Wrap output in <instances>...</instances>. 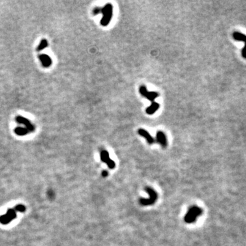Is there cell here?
<instances>
[{
  "label": "cell",
  "mask_w": 246,
  "mask_h": 246,
  "mask_svg": "<svg viewBox=\"0 0 246 246\" xmlns=\"http://www.w3.org/2000/svg\"><path fill=\"white\" fill-rule=\"evenodd\" d=\"M202 211L200 207L193 206L189 209L187 213L184 215V220L186 223H192L196 221V219L202 214Z\"/></svg>",
  "instance_id": "cell-1"
},
{
  "label": "cell",
  "mask_w": 246,
  "mask_h": 246,
  "mask_svg": "<svg viewBox=\"0 0 246 246\" xmlns=\"http://www.w3.org/2000/svg\"><path fill=\"white\" fill-rule=\"evenodd\" d=\"M101 13L102 14V17L100 20V24L102 26H107L110 23L112 17L113 6L112 4H107L104 6V7L102 8Z\"/></svg>",
  "instance_id": "cell-2"
},
{
  "label": "cell",
  "mask_w": 246,
  "mask_h": 246,
  "mask_svg": "<svg viewBox=\"0 0 246 246\" xmlns=\"http://www.w3.org/2000/svg\"><path fill=\"white\" fill-rule=\"evenodd\" d=\"M146 192L148 194L149 198H140L139 200V204L142 206H150V205L154 204L157 199V194L156 192L151 187H146Z\"/></svg>",
  "instance_id": "cell-3"
},
{
  "label": "cell",
  "mask_w": 246,
  "mask_h": 246,
  "mask_svg": "<svg viewBox=\"0 0 246 246\" xmlns=\"http://www.w3.org/2000/svg\"><path fill=\"white\" fill-rule=\"evenodd\" d=\"M16 211L14 209H8L6 214L2 215L0 216V223L1 224L7 225L12 220L16 218Z\"/></svg>",
  "instance_id": "cell-4"
},
{
  "label": "cell",
  "mask_w": 246,
  "mask_h": 246,
  "mask_svg": "<svg viewBox=\"0 0 246 246\" xmlns=\"http://www.w3.org/2000/svg\"><path fill=\"white\" fill-rule=\"evenodd\" d=\"M15 120L18 124H24L25 126V128L28 129V130L30 131V133L34 132L35 131V126L28 118H25V117H23L21 116H17L15 118Z\"/></svg>",
  "instance_id": "cell-5"
},
{
  "label": "cell",
  "mask_w": 246,
  "mask_h": 246,
  "mask_svg": "<svg viewBox=\"0 0 246 246\" xmlns=\"http://www.w3.org/2000/svg\"><path fill=\"white\" fill-rule=\"evenodd\" d=\"M233 38L236 40L243 41L245 42V47H243V51H242V55L244 58L246 59V35L242 34L239 32H235L233 34Z\"/></svg>",
  "instance_id": "cell-6"
},
{
  "label": "cell",
  "mask_w": 246,
  "mask_h": 246,
  "mask_svg": "<svg viewBox=\"0 0 246 246\" xmlns=\"http://www.w3.org/2000/svg\"><path fill=\"white\" fill-rule=\"evenodd\" d=\"M38 58L40 59L42 66L44 68H49L51 66V64H52V59L51 57L49 56L47 54H40L38 55Z\"/></svg>",
  "instance_id": "cell-7"
},
{
  "label": "cell",
  "mask_w": 246,
  "mask_h": 246,
  "mask_svg": "<svg viewBox=\"0 0 246 246\" xmlns=\"http://www.w3.org/2000/svg\"><path fill=\"white\" fill-rule=\"evenodd\" d=\"M156 139L157 141L161 146L163 148H165L167 146L168 142H167V138L165 133L162 131H158L157 133V136H156Z\"/></svg>",
  "instance_id": "cell-8"
},
{
  "label": "cell",
  "mask_w": 246,
  "mask_h": 246,
  "mask_svg": "<svg viewBox=\"0 0 246 246\" xmlns=\"http://www.w3.org/2000/svg\"><path fill=\"white\" fill-rule=\"evenodd\" d=\"M138 133L139 135H140L141 136L144 137V138L146 139L147 142L149 144H153L155 143V139L153 138V137L151 136V134L148 132L147 131H146L145 129H139L138 130Z\"/></svg>",
  "instance_id": "cell-9"
},
{
  "label": "cell",
  "mask_w": 246,
  "mask_h": 246,
  "mask_svg": "<svg viewBox=\"0 0 246 246\" xmlns=\"http://www.w3.org/2000/svg\"><path fill=\"white\" fill-rule=\"evenodd\" d=\"M14 133L18 136H23V135H25L28 133H30V131L28 130V129L25 128V127H17L14 129Z\"/></svg>",
  "instance_id": "cell-10"
},
{
  "label": "cell",
  "mask_w": 246,
  "mask_h": 246,
  "mask_svg": "<svg viewBox=\"0 0 246 246\" xmlns=\"http://www.w3.org/2000/svg\"><path fill=\"white\" fill-rule=\"evenodd\" d=\"M159 108V104L157 103V102L154 101L152 102L151 105L148 107L146 108V112L148 114L151 115V114H153L154 113H155Z\"/></svg>",
  "instance_id": "cell-11"
},
{
  "label": "cell",
  "mask_w": 246,
  "mask_h": 246,
  "mask_svg": "<svg viewBox=\"0 0 246 246\" xmlns=\"http://www.w3.org/2000/svg\"><path fill=\"white\" fill-rule=\"evenodd\" d=\"M48 45H49L48 41H47L46 39L43 38L42 40L40 41V44L38 45V46L37 47L36 51H41L42 50H43V49L47 48V47H48Z\"/></svg>",
  "instance_id": "cell-12"
},
{
  "label": "cell",
  "mask_w": 246,
  "mask_h": 246,
  "mask_svg": "<svg viewBox=\"0 0 246 246\" xmlns=\"http://www.w3.org/2000/svg\"><path fill=\"white\" fill-rule=\"evenodd\" d=\"M100 159H101L102 162H103V163H107L110 159V155H109L107 151L104 150V151L100 152Z\"/></svg>",
  "instance_id": "cell-13"
},
{
  "label": "cell",
  "mask_w": 246,
  "mask_h": 246,
  "mask_svg": "<svg viewBox=\"0 0 246 246\" xmlns=\"http://www.w3.org/2000/svg\"><path fill=\"white\" fill-rule=\"evenodd\" d=\"M159 96V94L157 93V92H148L146 96V98H147L148 100H151L152 102H154V100L157 97V96Z\"/></svg>",
  "instance_id": "cell-14"
},
{
  "label": "cell",
  "mask_w": 246,
  "mask_h": 246,
  "mask_svg": "<svg viewBox=\"0 0 246 246\" xmlns=\"http://www.w3.org/2000/svg\"><path fill=\"white\" fill-rule=\"evenodd\" d=\"M14 209L16 211H18V212H20V213H23L26 210V207L25 206H24L23 204H18L14 206Z\"/></svg>",
  "instance_id": "cell-15"
},
{
  "label": "cell",
  "mask_w": 246,
  "mask_h": 246,
  "mask_svg": "<svg viewBox=\"0 0 246 246\" xmlns=\"http://www.w3.org/2000/svg\"><path fill=\"white\" fill-rule=\"evenodd\" d=\"M148 92V91L147 90L146 87L145 86L143 85L140 86V88H139V93L141 94V95H142L143 96L146 97L147 95Z\"/></svg>",
  "instance_id": "cell-16"
},
{
  "label": "cell",
  "mask_w": 246,
  "mask_h": 246,
  "mask_svg": "<svg viewBox=\"0 0 246 246\" xmlns=\"http://www.w3.org/2000/svg\"><path fill=\"white\" fill-rule=\"evenodd\" d=\"M107 166H108V168H110V169H111V170H112V169H114V168L116 167V163H115V162L113 161V160H112V159H110L109 160V161L107 162Z\"/></svg>",
  "instance_id": "cell-17"
},
{
  "label": "cell",
  "mask_w": 246,
  "mask_h": 246,
  "mask_svg": "<svg viewBox=\"0 0 246 246\" xmlns=\"http://www.w3.org/2000/svg\"><path fill=\"white\" fill-rule=\"evenodd\" d=\"M101 10H102L101 8H98V7L95 8L93 10V13H94V14H95V15H96V14H98L101 13Z\"/></svg>",
  "instance_id": "cell-18"
},
{
  "label": "cell",
  "mask_w": 246,
  "mask_h": 246,
  "mask_svg": "<svg viewBox=\"0 0 246 246\" xmlns=\"http://www.w3.org/2000/svg\"><path fill=\"white\" fill-rule=\"evenodd\" d=\"M108 172L107 171V170H104V171L102 172V177H107V176H108Z\"/></svg>",
  "instance_id": "cell-19"
}]
</instances>
